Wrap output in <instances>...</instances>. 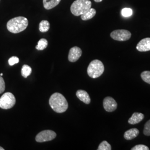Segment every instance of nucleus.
Segmentation results:
<instances>
[{"instance_id": "obj_1", "label": "nucleus", "mask_w": 150, "mask_h": 150, "mask_svg": "<svg viewBox=\"0 0 150 150\" xmlns=\"http://www.w3.org/2000/svg\"><path fill=\"white\" fill-rule=\"evenodd\" d=\"M49 104L54 111L57 113L64 112L69 107L65 97L58 92L54 93L50 97Z\"/></svg>"}, {"instance_id": "obj_2", "label": "nucleus", "mask_w": 150, "mask_h": 150, "mask_svg": "<svg viewBox=\"0 0 150 150\" xmlns=\"http://www.w3.org/2000/svg\"><path fill=\"white\" fill-rule=\"evenodd\" d=\"M28 25V21L25 17L19 16L13 18L7 23V30L13 33H18L26 30Z\"/></svg>"}, {"instance_id": "obj_3", "label": "nucleus", "mask_w": 150, "mask_h": 150, "mask_svg": "<svg viewBox=\"0 0 150 150\" xmlns=\"http://www.w3.org/2000/svg\"><path fill=\"white\" fill-rule=\"evenodd\" d=\"M92 2L90 0H76L71 6V13L76 16H81L91 8Z\"/></svg>"}, {"instance_id": "obj_4", "label": "nucleus", "mask_w": 150, "mask_h": 150, "mask_svg": "<svg viewBox=\"0 0 150 150\" xmlns=\"http://www.w3.org/2000/svg\"><path fill=\"white\" fill-rule=\"evenodd\" d=\"M105 70L104 65L98 59L91 61L87 68V74L92 79H96L103 74Z\"/></svg>"}, {"instance_id": "obj_5", "label": "nucleus", "mask_w": 150, "mask_h": 150, "mask_svg": "<svg viewBox=\"0 0 150 150\" xmlns=\"http://www.w3.org/2000/svg\"><path fill=\"white\" fill-rule=\"evenodd\" d=\"M16 103V98L11 92H6L0 97V108L7 110L13 107Z\"/></svg>"}, {"instance_id": "obj_6", "label": "nucleus", "mask_w": 150, "mask_h": 150, "mask_svg": "<svg viewBox=\"0 0 150 150\" xmlns=\"http://www.w3.org/2000/svg\"><path fill=\"white\" fill-rule=\"evenodd\" d=\"M110 36L112 38L118 41H126L131 37V32L126 30H117L111 33Z\"/></svg>"}, {"instance_id": "obj_7", "label": "nucleus", "mask_w": 150, "mask_h": 150, "mask_svg": "<svg viewBox=\"0 0 150 150\" xmlns=\"http://www.w3.org/2000/svg\"><path fill=\"white\" fill-rule=\"evenodd\" d=\"M56 134L52 130H44L38 133L36 136V141L38 142H47L54 139Z\"/></svg>"}, {"instance_id": "obj_8", "label": "nucleus", "mask_w": 150, "mask_h": 150, "mask_svg": "<svg viewBox=\"0 0 150 150\" xmlns=\"http://www.w3.org/2000/svg\"><path fill=\"white\" fill-rule=\"evenodd\" d=\"M103 106L104 109L108 112H111L115 111L117 107L116 101L111 97H106L103 101Z\"/></svg>"}, {"instance_id": "obj_9", "label": "nucleus", "mask_w": 150, "mask_h": 150, "mask_svg": "<svg viewBox=\"0 0 150 150\" xmlns=\"http://www.w3.org/2000/svg\"><path fill=\"white\" fill-rule=\"evenodd\" d=\"M82 54V50L80 47L75 46L70 49L68 59L70 62H75L80 58Z\"/></svg>"}, {"instance_id": "obj_10", "label": "nucleus", "mask_w": 150, "mask_h": 150, "mask_svg": "<svg viewBox=\"0 0 150 150\" xmlns=\"http://www.w3.org/2000/svg\"><path fill=\"white\" fill-rule=\"evenodd\" d=\"M136 49L139 52L150 51V38H145L141 40L137 45Z\"/></svg>"}, {"instance_id": "obj_11", "label": "nucleus", "mask_w": 150, "mask_h": 150, "mask_svg": "<svg viewBox=\"0 0 150 150\" xmlns=\"http://www.w3.org/2000/svg\"><path fill=\"white\" fill-rule=\"evenodd\" d=\"M76 96L81 101L86 104H89L91 102V98L86 91L79 90L76 92Z\"/></svg>"}, {"instance_id": "obj_12", "label": "nucleus", "mask_w": 150, "mask_h": 150, "mask_svg": "<svg viewBox=\"0 0 150 150\" xmlns=\"http://www.w3.org/2000/svg\"><path fill=\"white\" fill-rule=\"evenodd\" d=\"M145 117V116L143 113L139 112H134L132 116L129 118L128 122L131 125H135L139 123L142 121Z\"/></svg>"}, {"instance_id": "obj_13", "label": "nucleus", "mask_w": 150, "mask_h": 150, "mask_svg": "<svg viewBox=\"0 0 150 150\" xmlns=\"http://www.w3.org/2000/svg\"><path fill=\"white\" fill-rule=\"evenodd\" d=\"M139 130L138 129L132 128L126 131L124 134L123 137L125 139L131 140L137 137V136L139 134Z\"/></svg>"}, {"instance_id": "obj_14", "label": "nucleus", "mask_w": 150, "mask_h": 150, "mask_svg": "<svg viewBox=\"0 0 150 150\" xmlns=\"http://www.w3.org/2000/svg\"><path fill=\"white\" fill-rule=\"evenodd\" d=\"M61 0H43V7L46 10H50L58 5Z\"/></svg>"}, {"instance_id": "obj_15", "label": "nucleus", "mask_w": 150, "mask_h": 150, "mask_svg": "<svg viewBox=\"0 0 150 150\" xmlns=\"http://www.w3.org/2000/svg\"><path fill=\"white\" fill-rule=\"evenodd\" d=\"M96 13V11L94 8H91L89 10L86 12L85 13L81 15V18L83 21L89 20L92 18L94 16H95Z\"/></svg>"}, {"instance_id": "obj_16", "label": "nucleus", "mask_w": 150, "mask_h": 150, "mask_svg": "<svg viewBox=\"0 0 150 150\" xmlns=\"http://www.w3.org/2000/svg\"><path fill=\"white\" fill-rule=\"evenodd\" d=\"M50 23L47 20H42L40 23L39 25V30L41 32H46L50 29Z\"/></svg>"}, {"instance_id": "obj_17", "label": "nucleus", "mask_w": 150, "mask_h": 150, "mask_svg": "<svg viewBox=\"0 0 150 150\" xmlns=\"http://www.w3.org/2000/svg\"><path fill=\"white\" fill-rule=\"evenodd\" d=\"M47 46H48L47 40L45 38H41L38 42V45L36 46V48L39 51H42L45 50V48H47Z\"/></svg>"}, {"instance_id": "obj_18", "label": "nucleus", "mask_w": 150, "mask_h": 150, "mask_svg": "<svg viewBox=\"0 0 150 150\" xmlns=\"http://www.w3.org/2000/svg\"><path fill=\"white\" fill-rule=\"evenodd\" d=\"M32 72V69L27 64L23 65L21 69V75L23 77L27 78L28 76L31 75Z\"/></svg>"}, {"instance_id": "obj_19", "label": "nucleus", "mask_w": 150, "mask_h": 150, "mask_svg": "<svg viewBox=\"0 0 150 150\" xmlns=\"http://www.w3.org/2000/svg\"><path fill=\"white\" fill-rule=\"evenodd\" d=\"M111 146L106 141H103L100 144L97 150H111Z\"/></svg>"}, {"instance_id": "obj_20", "label": "nucleus", "mask_w": 150, "mask_h": 150, "mask_svg": "<svg viewBox=\"0 0 150 150\" xmlns=\"http://www.w3.org/2000/svg\"><path fill=\"white\" fill-rule=\"evenodd\" d=\"M141 77L142 80L150 85V71H145L141 73Z\"/></svg>"}, {"instance_id": "obj_21", "label": "nucleus", "mask_w": 150, "mask_h": 150, "mask_svg": "<svg viewBox=\"0 0 150 150\" xmlns=\"http://www.w3.org/2000/svg\"><path fill=\"white\" fill-rule=\"evenodd\" d=\"M133 11L129 8H125L121 11V14L125 17H129L132 15Z\"/></svg>"}, {"instance_id": "obj_22", "label": "nucleus", "mask_w": 150, "mask_h": 150, "mask_svg": "<svg viewBox=\"0 0 150 150\" xmlns=\"http://www.w3.org/2000/svg\"><path fill=\"white\" fill-rule=\"evenodd\" d=\"M144 134L147 136H150V120L145 123L144 129Z\"/></svg>"}, {"instance_id": "obj_23", "label": "nucleus", "mask_w": 150, "mask_h": 150, "mask_svg": "<svg viewBox=\"0 0 150 150\" xmlns=\"http://www.w3.org/2000/svg\"><path fill=\"white\" fill-rule=\"evenodd\" d=\"M150 149L146 145H136L134 147L131 149V150H149Z\"/></svg>"}, {"instance_id": "obj_24", "label": "nucleus", "mask_w": 150, "mask_h": 150, "mask_svg": "<svg viewBox=\"0 0 150 150\" xmlns=\"http://www.w3.org/2000/svg\"><path fill=\"white\" fill-rule=\"evenodd\" d=\"M8 64L10 66L18 64L19 62V59L16 56H12L8 59Z\"/></svg>"}, {"instance_id": "obj_25", "label": "nucleus", "mask_w": 150, "mask_h": 150, "mask_svg": "<svg viewBox=\"0 0 150 150\" xmlns=\"http://www.w3.org/2000/svg\"><path fill=\"white\" fill-rule=\"evenodd\" d=\"M5 90V83L4 79L0 76V94L3 93Z\"/></svg>"}, {"instance_id": "obj_26", "label": "nucleus", "mask_w": 150, "mask_h": 150, "mask_svg": "<svg viewBox=\"0 0 150 150\" xmlns=\"http://www.w3.org/2000/svg\"><path fill=\"white\" fill-rule=\"evenodd\" d=\"M94 1L96 2H102L103 0H94Z\"/></svg>"}, {"instance_id": "obj_27", "label": "nucleus", "mask_w": 150, "mask_h": 150, "mask_svg": "<svg viewBox=\"0 0 150 150\" xmlns=\"http://www.w3.org/2000/svg\"><path fill=\"white\" fill-rule=\"evenodd\" d=\"M5 149L3 148V147H1L0 146V150H4Z\"/></svg>"}, {"instance_id": "obj_28", "label": "nucleus", "mask_w": 150, "mask_h": 150, "mask_svg": "<svg viewBox=\"0 0 150 150\" xmlns=\"http://www.w3.org/2000/svg\"><path fill=\"white\" fill-rule=\"evenodd\" d=\"M0 76H3V74H2V73H1V74H0Z\"/></svg>"}]
</instances>
